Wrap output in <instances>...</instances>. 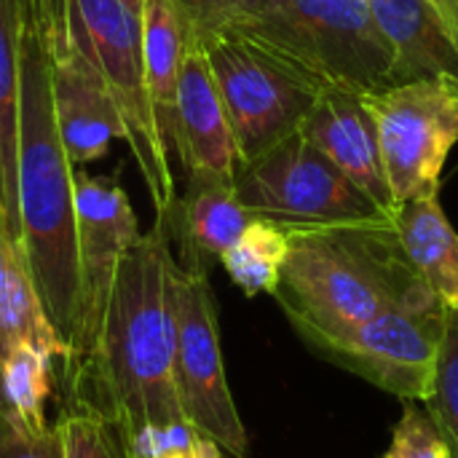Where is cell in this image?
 Masks as SVG:
<instances>
[{"label": "cell", "instance_id": "1", "mask_svg": "<svg viewBox=\"0 0 458 458\" xmlns=\"http://www.w3.org/2000/svg\"><path fill=\"white\" fill-rule=\"evenodd\" d=\"M19 225L21 252L62 360L81 354V279L75 228V166L64 150L38 0H21L19 24Z\"/></svg>", "mask_w": 458, "mask_h": 458}, {"label": "cell", "instance_id": "2", "mask_svg": "<svg viewBox=\"0 0 458 458\" xmlns=\"http://www.w3.org/2000/svg\"><path fill=\"white\" fill-rule=\"evenodd\" d=\"M174 268L166 225L156 220L121 258L102 330L75 386H94L97 408L126 443L148 424L185 421L174 389Z\"/></svg>", "mask_w": 458, "mask_h": 458}, {"label": "cell", "instance_id": "3", "mask_svg": "<svg viewBox=\"0 0 458 458\" xmlns=\"http://www.w3.org/2000/svg\"><path fill=\"white\" fill-rule=\"evenodd\" d=\"M274 298L309 346L386 309L437 303L411 266L394 223L290 231Z\"/></svg>", "mask_w": 458, "mask_h": 458}, {"label": "cell", "instance_id": "4", "mask_svg": "<svg viewBox=\"0 0 458 458\" xmlns=\"http://www.w3.org/2000/svg\"><path fill=\"white\" fill-rule=\"evenodd\" d=\"M228 35L271 56L317 94L365 97L392 86L394 54L368 0H252Z\"/></svg>", "mask_w": 458, "mask_h": 458}, {"label": "cell", "instance_id": "5", "mask_svg": "<svg viewBox=\"0 0 458 458\" xmlns=\"http://www.w3.org/2000/svg\"><path fill=\"white\" fill-rule=\"evenodd\" d=\"M67 19L75 38L91 56L121 118V140L131 150L156 215L166 217L177 201V185L148 94L142 11L123 0H67Z\"/></svg>", "mask_w": 458, "mask_h": 458}, {"label": "cell", "instance_id": "6", "mask_svg": "<svg viewBox=\"0 0 458 458\" xmlns=\"http://www.w3.org/2000/svg\"><path fill=\"white\" fill-rule=\"evenodd\" d=\"M233 191L252 217L287 231L394 223L301 131L239 164Z\"/></svg>", "mask_w": 458, "mask_h": 458}, {"label": "cell", "instance_id": "7", "mask_svg": "<svg viewBox=\"0 0 458 458\" xmlns=\"http://www.w3.org/2000/svg\"><path fill=\"white\" fill-rule=\"evenodd\" d=\"M376 121L386 180L397 207L440 191L458 142V81L427 78L362 97Z\"/></svg>", "mask_w": 458, "mask_h": 458}, {"label": "cell", "instance_id": "8", "mask_svg": "<svg viewBox=\"0 0 458 458\" xmlns=\"http://www.w3.org/2000/svg\"><path fill=\"white\" fill-rule=\"evenodd\" d=\"M199 46L223 99L239 164L260 158L301 131L319 97L314 89L236 35H215Z\"/></svg>", "mask_w": 458, "mask_h": 458}, {"label": "cell", "instance_id": "9", "mask_svg": "<svg viewBox=\"0 0 458 458\" xmlns=\"http://www.w3.org/2000/svg\"><path fill=\"white\" fill-rule=\"evenodd\" d=\"M174 317V389L185 421L212 437L231 458H247L250 437L225 378L217 303L207 271H188L177 263Z\"/></svg>", "mask_w": 458, "mask_h": 458}, {"label": "cell", "instance_id": "10", "mask_svg": "<svg viewBox=\"0 0 458 458\" xmlns=\"http://www.w3.org/2000/svg\"><path fill=\"white\" fill-rule=\"evenodd\" d=\"M443 317L440 303L394 306L346 333L311 344V349L403 403H427L437 370Z\"/></svg>", "mask_w": 458, "mask_h": 458}, {"label": "cell", "instance_id": "11", "mask_svg": "<svg viewBox=\"0 0 458 458\" xmlns=\"http://www.w3.org/2000/svg\"><path fill=\"white\" fill-rule=\"evenodd\" d=\"M38 8L64 150L72 166L91 164L110 150L113 140L123 137L121 118L91 56L70 27L67 0H38Z\"/></svg>", "mask_w": 458, "mask_h": 458}, {"label": "cell", "instance_id": "12", "mask_svg": "<svg viewBox=\"0 0 458 458\" xmlns=\"http://www.w3.org/2000/svg\"><path fill=\"white\" fill-rule=\"evenodd\" d=\"M75 228L81 279V354L72 373L94 352L121 258L140 239L137 215L118 174L75 172Z\"/></svg>", "mask_w": 458, "mask_h": 458}, {"label": "cell", "instance_id": "13", "mask_svg": "<svg viewBox=\"0 0 458 458\" xmlns=\"http://www.w3.org/2000/svg\"><path fill=\"white\" fill-rule=\"evenodd\" d=\"M172 148L191 180L233 182L239 166L236 140L223 99L217 94L207 54L199 43L191 40L185 43L180 67Z\"/></svg>", "mask_w": 458, "mask_h": 458}, {"label": "cell", "instance_id": "14", "mask_svg": "<svg viewBox=\"0 0 458 458\" xmlns=\"http://www.w3.org/2000/svg\"><path fill=\"white\" fill-rule=\"evenodd\" d=\"M301 134L314 142L386 215L394 217L397 201L386 180L376 121L362 97L346 91L319 94L314 110L301 126Z\"/></svg>", "mask_w": 458, "mask_h": 458}, {"label": "cell", "instance_id": "15", "mask_svg": "<svg viewBox=\"0 0 458 458\" xmlns=\"http://www.w3.org/2000/svg\"><path fill=\"white\" fill-rule=\"evenodd\" d=\"M368 3L394 54L392 86L427 78L458 81V46L427 0Z\"/></svg>", "mask_w": 458, "mask_h": 458}, {"label": "cell", "instance_id": "16", "mask_svg": "<svg viewBox=\"0 0 458 458\" xmlns=\"http://www.w3.org/2000/svg\"><path fill=\"white\" fill-rule=\"evenodd\" d=\"M166 233L182 247V268L207 271L209 260H220L223 252L244 233L252 215L239 201L233 182L191 180L188 196L174 201L166 217H158Z\"/></svg>", "mask_w": 458, "mask_h": 458}, {"label": "cell", "instance_id": "17", "mask_svg": "<svg viewBox=\"0 0 458 458\" xmlns=\"http://www.w3.org/2000/svg\"><path fill=\"white\" fill-rule=\"evenodd\" d=\"M400 244L445 311H458V233L448 223L437 193L403 201L394 212Z\"/></svg>", "mask_w": 458, "mask_h": 458}, {"label": "cell", "instance_id": "18", "mask_svg": "<svg viewBox=\"0 0 458 458\" xmlns=\"http://www.w3.org/2000/svg\"><path fill=\"white\" fill-rule=\"evenodd\" d=\"M185 30L172 0H145L142 5V54H145V81L153 105L158 131L166 150L174 140L177 121V83L185 54Z\"/></svg>", "mask_w": 458, "mask_h": 458}, {"label": "cell", "instance_id": "19", "mask_svg": "<svg viewBox=\"0 0 458 458\" xmlns=\"http://www.w3.org/2000/svg\"><path fill=\"white\" fill-rule=\"evenodd\" d=\"M19 24L21 0H0V225L21 242L19 225Z\"/></svg>", "mask_w": 458, "mask_h": 458}, {"label": "cell", "instance_id": "20", "mask_svg": "<svg viewBox=\"0 0 458 458\" xmlns=\"http://www.w3.org/2000/svg\"><path fill=\"white\" fill-rule=\"evenodd\" d=\"M21 344H35L62 360V346L43 317L21 242L0 225V360Z\"/></svg>", "mask_w": 458, "mask_h": 458}, {"label": "cell", "instance_id": "21", "mask_svg": "<svg viewBox=\"0 0 458 458\" xmlns=\"http://www.w3.org/2000/svg\"><path fill=\"white\" fill-rule=\"evenodd\" d=\"M290 252V231L252 217L244 233L223 252L220 263L231 282L247 295H274Z\"/></svg>", "mask_w": 458, "mask_h": 458}, {"label": "cell", "instance_id": "22", "mask_svg": "<svg viewBox=\"0 0 458 458\" xmlns=\"http://www.w3.org/2000/svg\"><path fill=\"white\" fill-rule=\"evenodd\" d=\"M54 360L48 349L35 344H21L0 360V411L32 432L48 427L46 400L51 394Z\"/></svg>", "mask_w": 458, "mask_h": 458}, {"label": "cell", "instance_id": "23", "mask_svg": "<svg viewBox=\"0 0 458 458\" xmlns=\"http://www.w3.org/2000/svg\"><path fill=\"white\" fill-rule=\"evenodd\" d=\"M424 405L451 454L458 458V311H445L443 317L435 384Z\"/></svg>", "mask_w": 458, "mask_h": 458}, {"label": "cell", "instance_id": "24", "mask_svg": "<svg viewBox=\"0 0 458 458\" xmlns=\"http://www.w3.org/2000/svg\"><path fill=\"white\" fill-rule=\"evenodd\" d=\"M123 445L126 458H223L225 451L191 421L148 424Z\"/></svg>", "mask_w": 458, "mask_h": 458}, {"label": "cell", "instance_id": "25", "mask_svg": "<svg viewBox=\"0 0 458 458\" xmlns=\"http://www.w3.org/2000/svg\"><path fill=\"white\" fill-rule=\"evenodd\" d=\"M64 458H126L113 424L89 403H75L56 421Z\"/></svg>", "mask_w": 458, "mask_h": 458}, {"label": "cell", "instance_id": "26", "mask_svg": "<svg viewBox=\"0 0 458 458\" xmlns=\"http://www.w3.org/2000/svg\"><path fill=\"white\" fill-rule=\"evenodd\" d=\"M384 458H456L437 432L429 413H421L416 403H405L403 419L392 432V443Z\"/></svg>", "mask_w": 458, "mask_h": 458}, {"label": "cell", "instance_id": "27", "mask_svg": "<svg viewBox=\"0 0 458 458\" xmlns=\"http://www.w3.org/2000/svg\"><path fill=\"white\" fill-rule=\"evenodd\" d=\"M250 3L252 0H172L191 43H204L228 32Z\"/></svg>", "mask_w": 458, "mask_h": 458}, {"label": "cell", "instance_id": "28", "mask_svg": "<svg viewBox=\"0 0 458 458\" xmlns=\"http://www.w3.org/2000/svg\"><path fill=\"white\" fill-rule=\"evenodd\" d=\"M0 458H64L59 427L32 432L0 411Z\"/></svg>", "mask_w": 458, "mask_h": 458}, {"label": "cell", "instance_id": "29", "mask_svg": "<svg viewBox=\"0 0 458 458\" xmlns=\"http://www.w3.org/2000/svg\"><path fill=\"white\" fill-rule=\"evenodd\" d=\"M435 13L440 16V21L445 24V30L451 32L454 43L458 46V0H427Z\"/></svg>", "mask_w": 458, "mask_h": 458}, {"label": "cell", "instance_id": "30", "mask_svg": "<svg viewBox=\"0 0 458 458\" xmlns=\"http://www.w3.org/2000/svg\"><path fill=\"white\" fill-rule=\"evenodd\" d=\"M126 5H131V8H137V11H142V5H145V0H123Z\"/></svg>", "mask_w": 458, "mask_h": 458}]
</instances>
